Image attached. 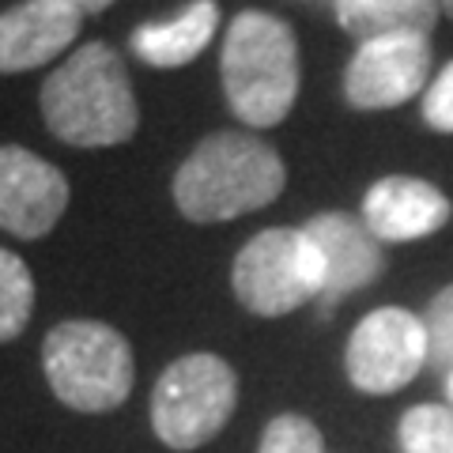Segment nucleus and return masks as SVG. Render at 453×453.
Here are the masks:
<instances>
[{
  "label": "nucleus",
  "instance_id": "obj_21",
  "mask_svg": "<svg viewBox=\"0 0 453 453\" xmlns=\"http://www.w3.org/2000/svg\"><path fill=\"white\" fill-rule=\"evenodd\" d=\"M446 396H449V408H453V374L446 378Z\"/></svg>",
  "mask_w": 453,
  "mask_h": 453
},
{
  "label": "nucleus",
  "instance_id": "obj_2",
  "mask_svg": "<svg viewBox=\"0 0 453 453\" xmlns=\"http://www.w3.org/2000/svg\"><path fill=\"white\" fill-rule=\"evenodd\" d=\"M288 186L280 151L250 133H211L174 174V204L189 223H226L268 208Z\"/></svg>",
  "mask_w": 453,
  "mask_h": 453
},
{
  "label": "nucleus",
  "instance_id": "obj_5",
  "mask_svg": "<svg viewBox=\"0 0 453 453\" xmlns=\"http://www.w3.org/2000/svg\"><path fill=\"white\" fill-rule=\"evenodd\" d=\"M238 374L223 356L189 351L151 389V431L166 449L189 453L216 438L234 416Z\"/></svg>",
  "mask_w": 453,
  "mask_h": 453
},
{
  "label": "nucleus",
  "instance_id": "obj_11",
  "mask_svg": "<svg viewBox=\"0 0 453 453\" xmlns=\"http://www.w3.org/2000/svg\"><path fill=\"white\" fill-rule=\"evenodd\" d=\"M359 216L378 242H416V238L442 231L453 216V204L431 181L412 174H389L366 189Z\"/></svg>",
  "mask_w": 453,
  "mask_h": 453
},
{
  "label": "nucleus",
  "instance_id": "obj_15",
  "mask_svg": "<svg viewBox=\"0 0 453 453\" xmlns=\"http://www.w3.org/2000/svg\"><path fill=\"white\" fill-rule=\"evenodd\" d=\"M35 314V276L23 257L0 246V344L23 336Z\"/></svg>",
  "mask_w": 453,
  "mask_h": 453
},
{
  "label": "nucleus",
  "instance_id": "obj_19",
  "mask_svg": "<svg viewBox=\"0 0 453 453\" xmlns=\"http://www.w3.org/2000/svg\"><path fill=\"white\" fill-rule=\"evenodd\" d=\"M423 121L434 133H453V61L434 76L427 95H423Z\"/></svg>",
  "mask_w": 453,
  "mask_h": 453
},
{
  "label": "nucleus",
  "instance_id": "obj_4",
  "mask_svg": "<svg viewBox=\"0 0 453 453\" xmlns=\"http://www.w3.org/2000/svg\"><path fill=\"white\" fill-rule=\"evenodd\" d=\"M42 371L53 396L83 416H103L129 401L136 366L133 348L113 325L73 318L42 340Z\"/></svg>",
  "mask_w": 453,
  "mask_h": 453
},
{
  "label": "nucleus",
  "instance_id": "obj_20",
  "mask_svg": "<svg viewBox=\"0 0 453 453\" xmlns=\"http://www.w3.org/2000/svg\"><path fill=\"white\" fill-rule=\"evenodd\" d=\"M53 4H61L68 12H76V16H98V12H106L113 0H53Z\"/></svg>",
  "mask_w": 453,
  "mask_h": 453
},
{
  "label": "nucleus",
  "instance_id": "obj_16",
  "mask_svg": "<svg viewBox=\"0 0 453 453\" xmlns=\"http://www.w3.org/2000/svg\"><path fill=\"white\" fill-rule=\"evenodd\" d=\"M401 453H453V408L416 404L396 423Z\"/></svg>",
  "mask_w": 453,
  "mask_h": 453
},
{
  "label": "nucleus",
  "instance_id": "obj_7",
  "mask_svg": "<svg viewBox=\"0 0 453 453\" xmlns=\"http://www.w3.org/2000/svg\"><path fill=\"white\" fill-rule=\"evenodd\" d=\"M423 366H427V329L412 310H371L348 336L344 371L359 393L389 396L404 389Z\"/></svg>",
  "mask_w": 453,
  "mask_h": 453
},
{
  "label": "nucleus",
  "instance_id": "obj_17",
  "mask_svg": "<svg viewBox=\"0 0 453 453\" xmlns=\"http://www.w3.org/2000/svg\"><path fill=\"white\" fill-rule=\"evenodd\" d=\"M423 329H427V366L438 378H449L453 374V283H446L427 303Z\"/></svg>",
  "mask_w": 453,
  "mask_h": 453
},
{
  "label": "nucleus",
  "instance_id": "obj_10",
  "mask_svg": "<svg viewBox=\"0 0 453 453\" xmlns=\"http://www.w3.org/2000/svg\"><path fill=\"white\" fill-rule=\"evenodd\" d=\"M310 242L318 246L325 261V291L321 306L329 310L340 299L356 291H366L371 283L386 276V250L374 238V231L363 223V216L351 211H318L314 219L303 223Z\"/></svg>",
  "mask_w": 453,
  "mask_h": 453
},
{
  "label": "nucleus",
  "instance_id": "obj_1",
  "mask_svg": "<svg viewBox=\"0 0 453 453\" xmlns=\"http://www.w3.org/2000/svg\"><path fill=\"white\" fill-rule=\"evenodd\" d=\"M42 121L73 148H118L140 129V106L125 57L106 42H88L42 83Z\"/></svg>",
  "mask_w": 453,
  "mask_h": 453
},
{
  "label": "nucleus",
  "instance_id": "obj_22",
  "mask_svg": "<svg viewBox=\"0 0 453 453\" xmlns=\"http://www.w3.org/2000/svg\"><path fill=\"white\" fill-rule=\"evenodd\" d=\"M442 16H449V19H453V0H442Z\"/></svg>",
  "mask_w": 453,
  "mask_h": 453
},
{
  "label": "nucleus",
  "instance_id": "obj_8",
  "mask_svg": "<svg viewBox=\"0 0 453 453\" xmlns=\"http://www.w3.org/2000/svg\"><path fill=\"white\" fill-rule=\"evenodd\" d=\"M427 35H386L363 42L344 68V98L356 110H393L423 91L431 76Z\"/></svg>",
  "mask_w": 453,
  "mask_h": 453
},
{
  "label": "nucleus",
  "instance_id": "obj_14",
  "mask_svg": "<svg viewBox=\"0 0 453 453\" xmlns=\"http://www.w3.org/2000/svg\"><path fill=\"white\" fill-rule=\"evenodd\" d=\"M442 16V0H336V23L351 38L374 42L386 35H427Z\"/></svg>",
  "mask_w": 453,
  "mask_h": 453
},
{
  "label": "nucleus",
  "instance_id": "obj_3",
  "mask_svg": "<svg viewBox=\"0 0 453 453\" xmlns=\"http://www.w3.org/2000/svg\"><path fill=\"white\" fill-rule=\"evenodd\" d=\"M223 95L250 129H273L299 98V42L273 12L246 8L226 27L219 50Z\"/></svg>",
  "mask_w": 453,
  "mask_h": 453
},
{
  "label": "nucleus",
  "instance_id": "obj_13",
  "mask_svg": "<svg viewBox=\"0 0 453 453\" xmlns=\"http://www.w3.org/2000/svg\"><path fill=\"white\" fill-rule=\"evenodd\" d=\"M219 31L216 0H193L174 19L140 23L133 31V53L151 68H181L196 61Z\"/></svg>",
  "mask_w": 453,
  "mask_h": 453
},
{
  "label": "nucleus",
  "instance_id": "obj_18",
  "mask_svg": "<svg viewBox=\"0 0 453 453\" xmlns=\"http://www.w3.org/2000/svg\"><path fill=\"white\" fill-rule=\"evenodd\" d=\"M257 453H325V438L310 416L280 412L268 419Z\"/></svg>",
  "mask_w": 453,
  "mask_h": 453
},
{
  "label": "nucleus",
  "instance_id": "obj_9",
  "mask_svg": "<svg viewBox=\"0 0 453 453\" xmlns=\"http://www.w3.org/2000/svg\"><path fill=\"white\" fill-rule=\"evenodd\" d=\"M68 178L42 155L19 144H0V226L35 242L50 234L68 208Z\"/></svg>",
  "mask_w": 453,
  "mask_h": 453
},
{
  "label": "nucleus",
  "instance_id": "obj_12",
  "mask_svg": "<svg viewBox=\"0 0 453 453\" xmlns=\"http://www.w3.org/2000/svg\"><path fill=\"white\" fill-rule=\"evenodd\" d=\"M83 16L53 0H23L0 12V76L42 68L76 42Z\"/></svg>",
  "mask_w": 453,
  "mask_h": 453
},
{
  "label": "nucleus",
  "instance_id": "obj_6",
  "mask_svg": "<svg viewBox=\"0 0 453 453\" xmlns=\"http://www.w3.org/2000/svg\"><path fill=\"white\" fill-rule=\"evenodd\" d=\"M231 291L250 314L283 318L321 299L325 261L303 226H268L238 250L231 265Z\"/></svg>",
  "mask_w": 453,
  "mask_h": 453
}]
</instances>
